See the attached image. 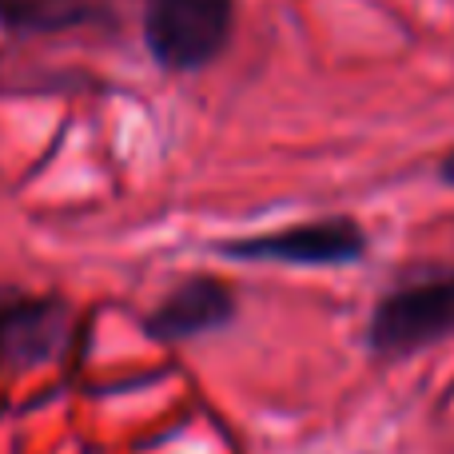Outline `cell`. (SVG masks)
<instances>
[{"instance_id": "6da1fadb", "label": "cell", "mask_w": 454, "mask_h": 454, "mask_svg": "<svg viewBox=\"0 0 454 454\" xmlns=\"http://www.w3.org/2000/svg\"><path fill=\"white\" fill-rule=\"evenodd\" d=\"M144 28L164 68H204L231 36V0H152Z\"/></svg>"}, {"instance_id": "7a4b0ae2", "label": "cell", "mask_w": 454, "mask_h": 454, "mask_svg": "<svg viewBox=\"0 0 454 454\" xmlns=\"http://www.w3.org/2000/svg\"><path fill=\"white\" fill-rule=\"evenodd\" d=\"M454 327V279H427L395 291L371 315V347L383 355H407L434 343Z\"/></svg>"}, {"instance_id": "3957f363", "label": "cell", "mask_w": 454, "mask_h": 454, "mask_svg": "<svg viewBox=\"0 0 454 454\" xmlns=\"http://www.w3.org/2000/svg\"><path fill=\"white\" fill-rule=\"evenodd\" d=\"M223 251L235 259H267V263H299V267L351 263V259L363 255V231L351 220H315V223H295L283 227V231L255 235V239H235Z\"/></svg>"}, {"instance_id": "277c9868", "label": "cell", "mask_w": 454, "mask_h": 454, "mask_svg": "<svg viewBox=\"0 0 454 454\" xmlns=\"http://www.w3.org/2000/svg\"><path fill=\"white\" fill-rule=\"evenodd\" d=\"M68 319L48 299H0V367H28L56 355Z\"/></svg>"}, {"instance_id": "5b68a950", "label": "cell", "mask_w": 454, "mask_h": 454, "mask_svg": "<svg viewBox=\"0 0 454 454\" xmlns=\"http://www.w3.org/2000/svg\"><path fill=\"white\" fill-rule=\"evenodd\" d=\"M235 311L231 287L220 279H188L152 311L148 331L160 339H196L223 327Z\"/></svg>"}, {"instance_id": "8992f818", "label": "cell", "mask_w": 454, "mask_h": 454, "mask_svg": "<svg viewBox=\"0 0 454 454\" xmlns=\"http://www.w3.org/2000/svg\"><path fill=\"white\" fill-rule=\"evenodd\" d=\"M92 8L84 0H0V20L24 24V28H64L76 24Z\"/></svg>"}, {"instance_id": "52a82bcc", "label": "cell", "mask_w": 454, "mask_h": 454, "mask_svg": "<svg viewBox=\"0 0 454 454\" xmlns=\"http://www.w3.org/2000/svg\"><path fill=\"white\" fill-rule=\"evenodd\" d=\"M442 180H447V184H454V152L447 156V164H442Z\"/></svg>"}]
</instances>
